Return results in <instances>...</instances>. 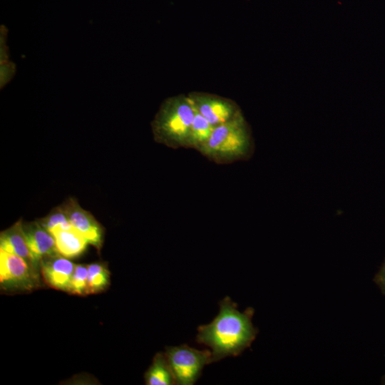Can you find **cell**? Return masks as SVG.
<instances>
[{
  "label": "cell",
  "instance_id": "cell-1",
  "mask_svg": "<svg viewBox=\"0 0 385 385\" xmlns=\"http://www.w3.org/2000/svg\"><path fill=\"white\" fill-rule=\"evenodd\" d=\"M218 314L209 324L198 327L196 342L211 349L212 362L228 356H237L255 340L257 329L252 318L254 309L243 312L229 297L219 303Z\"/></svg>",
  "mask_w": 385,
  "mask_h": 385
},
{
  "label": "cell",
  "instance_id": "cell-2",
  "mask_svg": "<svg viewBox=\"0 0 385 385\" xmlns=\"http://www.w3.org/2000/svg\"><path fill=\"white\" fill-rule=\"evenodd\" d=\"M196 111L188 95L165 100L151 123L155 140L172 148H187Z\"/></svg>",
  "mask_w": 385,
  "mask_h": 385
},
{
  "label": "cell",
  "instance_id": "cell-3",
  "mask_svg": "<svg viewBox=\"0 0 385 385\" xmlns=\"http://www.w3.org/2000/svg\"><path fill=\"white\" fill-rule=\"evenodd\" d=\"M252 150L251 131L241 113L215 127L200 153L217 164H228L249 158Z\"/></svg>",
  "mask_w": 385,
  "mask_h": 385
},
{
  "label": "cell",
  "instance_id": "cell-4",
  "mask_svg": "<svg viewBox=\"0 0 385 385\" xmlns=\"http://www.w3.org/2000/svg\"><path fill=\"white\" fill-rule=\"evenodd\" d=\"M165 355L173 373L175 383L192 385L200 378L202 369L211 364V351L198 350L183 344L166 347Z\"/></svg>",
  "mask_w": 385,
  "mask_h": 385
},
{
  "label": "cell",
  "instance_id": "cell-5",
  "mask_svg": "<svg viewBox=\"0 0 385 385\" xmlns=\"http://www.w3.org/2000/svg\"><path fill=\"white\" fill-rule=\"evenodd\" d=\"M0 283L6 290H31L38 285V270L23 257L0 249Z\"/></svg>",
  "mask_w": 385,
  "mask_h": 385
},
{
  "label": "cell",
  "instance_id": "cell-6",
  "mask_svg": "<svg viewBox=\"0 0 385 385\" xmlns=\"http://www.w3.org/2000/svg\"><path fill=\"white\" fill-rule=\"evenodd\" d=\"M198 113L213 126L228 122L242 113L232 100L216 95L192 92L188 94Z\"/></svg>",
  "mask_w": 385,
  "mask_h": 385
},
{
  "label": "cell",
  "instance_id": "cell-7",
  "mask_svg": "<svg viewBox=\"0 0 385 385\" xmlns=\"http://www.w3.org/2000/svg\"><path fill=\"white\" fill-rule=\"evenodd\" d=\"M34 267L38 270L43 258L58 254L53 236L38 222L23 225Z\"/></svg>",
  "mask_w": 385,
  "mask_h": 385
},
{
  "label": "cell",
  "instance_id": "cell-8",
  "mask_svg": "<svg viewBox=\"0 0 385 385\" xmlns=\"http://www.w3.org/2000/svg\"><path fill=\"white\" fill-rule=\"evenodd\" d=\"M63 207L73 227L81 234L90 245L100 249L103 242V230L93 215L81 208L73 199H70Z\"/></svg>",
  "mask_w": 385,
  "mask_h": 385
},
{
  "label": "cell",
  "instance_id": "cell-9",
  "mask_svg": "<svg viewBox=\"0 0 385 385\" xmlns=\"http://www.w3.org/2000/svg\"><path fill=\"white\" fill-rule=\"evenodd\" d=\"M75 266L71 261L60 254L46 257L40 263L41 271L46 284L66 292L68 291Z\"/></svg>",
  "mask_w": 385,
  "mask_h": 385
},
{
  "label": "cell",
  "instance_id": "cell-10",
  "mask_svg": "<svg viewBox=\"0 0 385 385\" xmlns=\"http://www.w3.org/2000/svg\"><path fill=\"white\" fill-rule=\"evenodd\" d=\"M55 240L56 250L66 258L81 255L87 248L88 242L76 229L56 230L51 233Z\"/></svg>",
  "mask_w": 385,
  "mask_h": 385
},
{
  "label": "cell",
  "instance_id": "cell-11",
  "mask_svg": "<svg viewBox=\"0 0 385 385\" xmlns=\"http://www.w3.org/2000/svg\"><path fill=\"white\" fill-rule=\"evenodd\" d=\"M0 249L21 257L33 265L21 221L1 232Z\"/></svg>",
  "mask_w": 385,
  "mask_h": 385
},
{
  "label": "cell",
  "instance_id": "cell-12",
  "mask_svg": "<svg viewBox=\"0 0 385 385\" xmlns=\"http://www.w3.org/2000/svg\"><path fill=\"white\" fill-rule=\"evenodd\" d=\"M145 384L148 385L176 384L175 379L164 354L158 353L153 363L145 374Z\"/></svg>",
  "mask_w": 385,
  "mask_h": 385
},
{
  "label": "cell",
  "instance_id": "cell-13",
  "mask_svg": "<svg viewBox=\"0 0 385 385\" xmlns=\"http://www.w3.org/2000/svg\"><path fill=\"white\" fill-rule=\"evenodd\" d=\"M214 128L205 117L196 111L190 127L187 148L200 152L208 141Z\"/></svg>",
  "mask_w": 385,
  "mask_h": 385
},
{
  "label": "cell",
  "instance_id": "cell-14",
  "mask_svg": "<svg viewBox=\"0 0 385 385\" xmlns=\"http://www.w3.org/2000/svg\"><path fill=\"white\" fill-rule=\"evenodd\" d=\"M110 282V272L105 265L93 263L88 265L87 294L103 290Z\"/></svg>",
  "mask_w": 385,
  "mask_h": 385
},
{
  "label": "cell",
  "instance_id": "cell-15",
  "mask_svg": "<svg viewBox=\"0 0 385 385\" xmlns=\"http://www.w3.org/2000/svg\"><path fill=\"white\" fill-rule=\"evenodd\" d=\"M38 222L51 233L56 230H70L73 228L63 206L53 209L46 217Z\"/></svg>",
  "mask_w": 385,
  "mask_h": 385
},
{
  "label": "cell",
  "instance_id": "cell-16",
  "mask_svg": "<svg viewBox=\"0 0 385 385\" xmlns=\"http://www.w3.org/2000/svg\"><path fill=\"white\" fill-rule=\"evenodd\" d=\"M87 283L88 266L76 265L67 292L78 295L86 294Z\"/></svg>",
  "mask_w": 385,
  "mask_h": 385
},
{
  "label": "cell",
  "instance_id": "cell-17",
  "mask_svg": "<svg viewBox=\"0 0 385 385\" xmlns=\"http://www.w3.org/2000/svg\"><path fill=\"white\" fill-rule=\"evenodd\" d=\"M374 280L382 292L385 294V261L380 270L376 274Z\"/></svg>",
  "mask_w": 385,
  "mask_h": 385
}]
</instances>
